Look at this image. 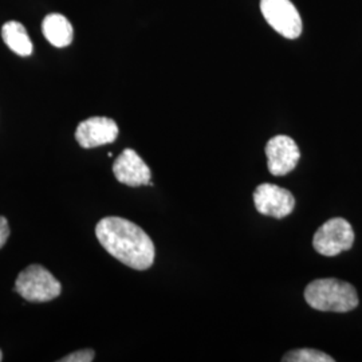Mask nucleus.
Segmentation results:
<instances>
[{"label": "nucleus", "mask_w": 362, "mask_h": 362, "mask_svg": "<svg viewBox=\"0 0 362 362\" xmlns=\"http://www.w3.org/2000/svg\"><path fill=\"white\" fill-rule=\"evenodd\" d=\"M13 290L28 302H49L61 296L62 286L47 269L31 264L18 275Z\"/></svg>", "instance_id": "3"}, {"label": "nucleus", "mask_w": 362, "mask_h": 362, "mask_svg": "<svg viewBox=\"0 0 362 362\" xmlns=\"http://www.w3.org/2000/svg\"><path fill=\"white\" fill-rule=\"evenodd\" d=\"M254 203L259 214L275 219L288 216L296 207L294 196L290 191L270 182L258 185L254 192Z\"/></svg>", "instance_id": "6"}, {"label": "nucleus", "mask_w": 362, "mask_h": 362, "mask_svg": "<svg viewBox=\"0 0 362 362\" xmlns=\"http://www.w3.org/2000/svg\"><path fill=\"white\" fill-rule=\"evenodd\" d=\"M118 137L116 121L107 117H91L82 121L76 130L78 144L91 149L106 144L115 143Z\"/></svg>", "instance_id": "8"}, {"label": "nucleus", "mask_w": 362, "mask_h": 362, "mask_svg": "<svg viewBox=\"0 0 362 362\" xmlns=\"http://www.w3.org/2000/svg\"><path fill=\"white\" fill-rule=\"evenodd\" d=\"M10 226L4 216H0V248L4 246L10 238Z\"/></svg>", "instance_id": "14"}, {"label": "nucleus", "mask_w": 362, "mask_h": 362, "mask_svg": "<svg viewBox=\"0 0 362 362\" xmlns=\"http://www.w3.org/2000/svg\"><path fill=\"white\" fill-rule=\"evenodd\" d=\"M285 362H333L334 358L315 349H298L286 353Z\"/></svg>", "instance_id": "12"}, {"label": "nucleus", "mask_w": 362, "mask_h": 362, "mask_svg": "<svg viewBox=\"0 0 362 362\" xmlns=\"http://www.w3.org/2000/svg\"><path fill=\"white\" fill-rule=\"evenodd\" d=\"M267 168L274 176H286L297 167L300 152L288 136H275L266 145Z\"/></svg>", "instance_id": "7"}, {"label": "nucleus", "mask_w": 362, "mask_h": 362, "mask_svg": "<svg viewBox=\"0 0 362 362\" xmlns=\"http://www.w3.org/2000/svg\"><path fill=\"white\" fill-rule=\"evenodd\" d=\"M117 180L129 187L151 185V169L133 149H125L113 164Z\"/></svg>", "instance_id": "9"}, {"label": "nucleus", "mask_w": 362, "mask_h": 362, "mask_svg": "<svg viewBox=\"0 0 362 362\" xmlns=\"http://www.w3.org/2000/svg\"><path fill=\"white\" fill-rule=\"evenodd\" d=\"M95 358V353L94 350L83 349L74 351L69 356H66L64 358L58 360L59 362H91Z\"/></svg>", "instance_id": "13"}, {"label": "nucleus", "mask_w": 362, "mask_h": 362, "mask_svg": "<svg viewBox=\"0 0 362 362\" xmlns=\"http://www.w3.org/2000/svg\"><path fill=\"white\" fill-rule=\"evenodd\" d=\"M354 243V231L348 220L333 218L322 224L313 238L315 251L324 257H336Z\"/></svg>", "instance_id": "4"}, {"label": "nucleus", "mask_w": 362, "mask_h": 362, "mask_svg": "<svg viewBox=\"0 0 362 362\" xmlns=\"http://www.w3.org/2000/svg\"><path fill=\"white\" fill-rule=\"evenodd\" d=\"M42 31L55 47H66L74 38V30L67 18L61 13H50L42 22Z\"/></svg>", "instance_id": "10"}, {"label": "nucleus", "mask_w": 362, "mask_h": 362, "mask_svg": "<svg viewBox=\"0 0 362 362\" xmlns=\"http://www.w3.org/2000/svg\"><path fill=\"white\" fill-rule=\"evenodd\" d=\"M1 38L10 50L21 57H28L33 54V42L28 38L26 28L15 21H10L1 27Z\"/></svg>", "instance_id": "11"}, {"label": "nucleus", "mask_w": 362, "mask_h": 362, "mask_svg": "<svg viewBox=\"0 0 362 362\" xmlns=\"http://www.w3.org/2000/svg\"><path fill=\"white\" fill-rule=\"evenodd\" d=\"M260 10L267 23L282 37L297 39L302 33V19L291 0H260Z\"/></svg>", "instance_id": "5"}, {"label": "nucleus", "mask_w": 362, "mask_h": 362, "mask_svg": "<svg viewBox=\"0 0 362 362\" xmlns=\"http://www.w3.org/2000/svg\"><path fill=\"white\" fill-rule=\"evenodd\" d=\"M305 299L313 309L320 311L348 313L358 306L356 288L333 278L313 281L305 290Z\"/></svg>", "instance_id": "2"}, {"label": "nucleus", "mask_w": 362, "mask_h": 362, "mask_svg": "<svg viewBox=\"0 0 362 362\" xmlns=\"http://www.w3.org/2000/svg\"><path fill=\"white\" fill-rule=\"evenodd\" d=\"M95 235L105 250L130 269L144 272L155 262V245L141 227L118 216H107L95 226Z\"/></svg>", "instance_id": "1"}, {"label": "nucleus", "mask_w": 362, "mask_h": 362, "mask_svg": "<svg viewBox=\"0 0 362 362\" xmlns=\"http://www.w3.org/2000/svg\"><path fill=\"white\" fill-rule=\"evenodd\" d=\"M1 358H3V357H1V350H0V361H1Z\"/></svg>", "instance_id": "15"}]
</instances>
